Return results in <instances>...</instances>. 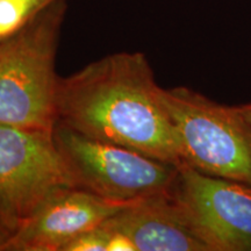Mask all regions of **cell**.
Wrapping results in <instances>:
<instances>
[{
	"mask_svg": "<svg viewBox=\"0 0 251 251\" xmlns=\"http://www.w3.org/2000/svg\"><path fill=\"white\" fill-rule=\"evenodd\" d=\"M52 131L0 122V208L20 222L54 191L77 186Z\"/></svg>",
	"mask_w": 251,
	"mask_h": 251,
	"instance_id": "cell-5",
	"label": "cell"
},
{
	"mask_svg": "<svg viewBox=\"0 0 251 251\" xmlns=\"http://www.w3.org/2000/svg\"><path fill=\"white\" fill-rule=\"evenodd\" d=\"M181 162L197 171L251 186V124L237 107L187 87L161 89Z\"/></svg>",
	"mask_w": 251,
	"mask_h": 251,
	"instance_id": "cell-3",
	"label": "cell"
},
{
	"mask_svg": "<svg viewBox=\"0 0 251 251\" xmlns=\"http://www.w3.org/2000/svg\"><path fill=\"white\" fill-rule=\"evenodd\" d=\"M107 229L100 225L71 240L62 251H106Z\"/></svg>",
	"mask_w": 251,
	"mask_h": 251,
	"instance_id": "cell-10",
	"label": "cell"
},
{
	"mask_svg": "<svg viewBox=\"0 0 251 251\" xmlns=\"http://www.w3.org/2000/svg\"><path fill=\"white\" fill-rule=\"evenodd\" d=\"M103 224L127 234L136 251H212L185 214L174 187L139 200Z\"/></svg>",
	"mask_w": 251,
	"mask_h": 251,
	"instance_id": "cell-8",
	"label": "cell"
},
{
	"mask_svg": "<svg viewBox=\"0 0 251 251\" xmlns=\"http://www.w3.org/2000/svg\"><path fill=\"white\" fill-rule=\"evenodd\" d=\"M135 202L112 201L78 186L58 188L21 221L6 251H62L78 235Z\"/></svg>",
	"mask_w": 251,
	"mask_h": 251,
	"instance_id": "cell-7",
	"label": "cell"
},
{
	"mask_svg": "<svg viewBox=\"0 0 251 251\" xmlns=\"http://www.w3.org/2000/svg\"><path fill=\"white\" fill-rule=\"evenodd\" d=\"M238 111H240L244 115V118L247 119L248 121L251 124V103H248V105L238 106Z\"/></svg>",
	"mask_w": 251,
	"mask_h": 251,
	"instance_id": "cell-13",
	"label": "cell"
},
{
	"mask_svg": "<svg viewBox=\"0 0 251 251\" xmlns=\"http://www.w3.org/2000/svg\"><path fill=\"white\" fill-rule=\"evenodd\" d=\"M103 227L107 229V244H106V251H136L133 241L125 234L124 231L113 229L105 224H102Z\"/></svg>",
	"mask_w": 251,
	"mask_h": 251,
	"instance_id": "cell-11",
	"label": "cell"
},
{
	"mask_svg": "<svg viewBox=\"0 0 251 251\" xmlns=\"http://www.w3.org/2000/svg\"><path fill=\"white\" fill-rule=\"evenodd\" d=\"M56 1L57 0H0V42L24 30Z\"/></svg>",
	"mask_w": 251,
	"mask_h": 251,
	"instance_id": "cell-9",
	"label": "cell"
},
{
	"mask_svg": "<svg viewBox=\"0 0 251 251\" xmlns=\"http://www.w3.org/2000/svg\"><path fill=\"white\" fill-rule=\"evenodd\" d=\"M68 0H57L33 23L0 42V122L54 130L59 77L56 55Z\"/></svg>",
	"mask_w": 251,
	"mask_h": 251,
	"instance_id": "cell-2",
	"label": "cell"
},
{
	"mask_svg": "<svg viewBox=\"0 0 251 251\" xmlns=\"http://www.w3.org/2000/svg\"><path fill=\"white\" fill-rule=\"evenodd\" d=\"M174 193L212 251L251 250V186L180 164Z\"/></svg>",
	"mask_w": 251,
	"mask_h": 251,
	"instance_id": "cell-6",
	"label": "cell"
},
{
	"mask_svg": "<svg viewBox=\"0 0 251 251\" xmlns=\"http://www.w3.org/2000/svg\"><path fill=\"white\" fill-rule=\"evenodd\" d=\"M146 55L121 51L59 77L57 121L179 166V144Z\"/></svg>",
	"mask_w": 251,
	"mask_h": 251,
	"instance_id": "cell-1",
	"label": "cell"
},
{
	"mask_svg": "<svg viewBox=\"0 0 251 251\" xmlns=\"http://www.w3.org/2000/svg\"><path fill=\"white\" fill-rule=\"evenodd\" d=\"M20 224L19 220L0 208V251H6V248L17 233Z\"/></svg>",
	"mask_w": 251,
	"mask_h": 251,
	"instance_id": "cell-12",
	"label": "cell"
},
{
	"mask_svg": "<svg viewBox=\"0 0 251 251\" xmlns=\"http://www.w3.org/2000/svg\"><path fill=\"white\" fill-rule=\"evenodd\" d=\"M52 133L77 186L105 199L139 201L168 192L177 179V165L137 150L79 133L59 121Z\"/></svg>",
	"mask_w": 251,
	"mask_h": 251,
	"instance_id": "cell-4",
	"label": "cell"
}]
</instances>
